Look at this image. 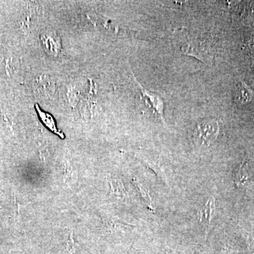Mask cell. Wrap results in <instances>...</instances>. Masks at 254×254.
<instances>
[{
	"mask_svg": "<svg viewBox=\"0 0 254 254\" xmlns=\"http://www.w3.org/2000/svg\"><path fill=\"white\" fill-rule=\"evenodd\" d=\"M215 208V199L211 197L208 198L205 204L200 209L198 216H199V221L200 223L203 224V226L208 230L210 227V222H211L214 210Z\"/></svg>",
	"mask_w": 254,
	"mask_h": 254,
	"instance_id": "obj_3",
	"label": "cell"
},
{
	"mask_svg": "<svg viewBox=\"0 0 254 254\" xmlns=\"http://www.w3.org/2000/svg\"><path fill=\"white\" fill-rule=\"evenodd\" d=\"M218 133V122L215 120H208L198 124L195 127L192 137L196 147L205 148L215 141Z\"/></svg>",
	"mask_w": 254,
	"mask_h": 254,
	"instance_id": "obj_1",
	"label": "cell"
},
{
	"mask_svg": "<svg viewBox=\"0 0 254 254\" xmlns=\"http://www.w3.org/2000/svg\"><path fill=\"white\" fill-rule=\"evenodd\" d=\"M253 91L244 81H240L235 85V98L239 104L249 103L253 98Z\"/></svg>",
	"mask_w": 254,
	"mask_h": 254,
	"instance_id": "obj_4",
	"label": "cell"
},
{
	"mask_svg": "<svg viewBox=\"0 0 254 254\" xmlns=\"http://www.w3.org/2000/svg\"><path fill=\"white\" fill-rule=\"evenodd\" d=\"M249 175L248 165L247 163L244 162L241 164L240 168L237 171L236 177H235V184L237 187L245 186L246 182L248 181Z\"/></svg>",
	"mask_w": 254,
	"mask_h": 254,
	"instance_id": "obj_5",
	"label": "cell"
},
{
	"mask_svg": "<svg viewBox=\"0 0 254 254\" xmlns=\"http://www.w3.org/2000/svg\"><path fill=\"white\" fill-rule=\"evenodd\" d=\"M68 250L70 253H73L74 252V247H73V240L72 238V234L70 235L69 239H68Z\"/></svg>",
	"mask_w": 254,
	"mask_h": 254,
	"instance_id": "obj_8",
	"label": "cell"
},
{
	"mask_svg": "<svg viewBox=\"0 0 254 254\" xmlns=\"http://www.w3.org/2000/svg\"><path fill=\"white\" fill-rule=\"evenodd\" d=\"M110 187H111L112 193L118 195L119 196L125 197V188L123 183L118 180L110 178Z\"/></svg>",
	"mask_w": 254,
	"mask_h": 254,
	"instance_id": "obj_6",
	"label": "cell"
},
{
	"mask_svg": "<svg viewBox=\"0 0 254 254\" xmlns=\"http://www.w3.org/2000/svg\"><path fill=\"white\" fill-rule=\"evenodd\" d=\"M136 184V186L138 187V190H139L140 194H141L142 198L144 200V203L146 204L148 208L150 210L154 211V207H153V201H152L151 198H150V194L148 192L143 188V187L138 183V182H135Z\"/></svg>",
	"mask_w": 254,
	"mask_h": 254,
	"instance_id": "obj_7",
	"label": "cell"
},
{
	"mask_svg": "<svg viewBox=\"0 0 254 254\" xmlns=\"http://www.w3.org/2000/svg\"><path fill=\"white\" fill-rule=\"evenodd\" d=\"M142 93H143V98H145L147 105L152 109L154 110L155 113L158 115L159 118L162 121L165 122L163 116V102L158 95L155 93H151V92L143 89L141 87Z\"/></svg>",
	"mask_w": 254,
	"mask_h": 254,
	"instance_id": "obj_2",
	"label": "cell"
}]
</instances>
